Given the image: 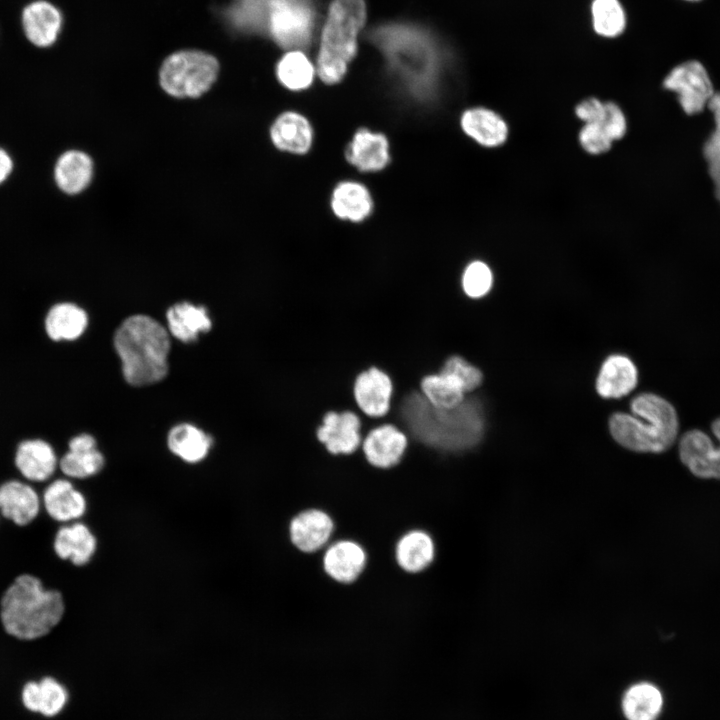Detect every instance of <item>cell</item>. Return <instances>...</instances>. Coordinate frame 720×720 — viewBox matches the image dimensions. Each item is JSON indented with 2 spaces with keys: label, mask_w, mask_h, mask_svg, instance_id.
<instances>
[{
  "label": "cell",
  "mask_w": 720,
  "mask_h": 720,
  "mask_svg": "<svg viewBox=\"0 0 720 720\" xmlns=\"http://www.w3.org/2000/svg\"><path fill=\"white\" fill-rule=\"evenodd\" d=\"M66 601L59 589L46 588L30 573L18 575L0 598V621L4 632L19 641L48 636L63 620Z\"/></svg>",
  "instance_id": "6da1fadb"
},
{
  "label": "cell",
  "mask_w": 720,
  "mask_h": 720,
  "mask_svg": "<svg viewBox=\"0 0 720 720\" xmlns=\"http://www.w3.org/2000/svg\"><path fill=\"white\" fill-rule=\"evenodd\" d=\"M404 415L419 441L444 451L472 448L484 433L482 408L474 399L464 400L451 409H441L416 393L406 399Z\"/></svg>",
  "instance_id": "7a4b0ae2"
},
{
  "label": "cell",
  "mask_w": 720,
  "mask_h": 720,
  "mask_svg": "<svg viewBox=\"0 0 720 720\" xmlns=\"http://www.w3.org/2000/svg\"><path fill=\"white\" fill-rule=\"evenodd\" d=\"M114 347L129 384L149 385L166 376L170 340L155 319L142 314L125 319L114 334Z\"/></svg>",
  "instance_id": "3957f363"
},
{
  "label": "cell",
  "mask_w": 720,
  "mask_h": 720,
  "mask_svg": "<svg viewBox=\"0 0 720 720\" xmlns=\"http://www.w3.org/2000/svg\"><path fill=\"white\" fill-rule=\"evenodd\" d=\"M633 415L617 412L609 419L614 440L629 450L661 453L675 442L679 421L673 405L659 395L641 393L630 404Z\"/></svg>",
  "instance_id": "277c9868"
},
{
  "label": "cell",
  "mask_w": 720,
  "mask_h": 720,
  "mask_svg": "<svg viewBox=\"0 0 720 720\" xmlns=\"http://www.w3.org/2000/svg\"><path fill=\"white\" fill-rule=\"evenodd\" d=\"M366 19L363 0H334L321 36L316 74L327 85L339 83L357 51V36Z\"/></svg>",
  "instance_id": "5b68a950"
},
{
  "label": "cell",
  "mask_w": 720,
  "mask_h": 720,
  "mask_svg": "<svg viewBox=\"0 0 720 720\" xmlns=\"http://www.w3.org/2000/svg\"><path fill=\"white\" fill-rule=\"evenodd\" d=\"M371 38L388 59L391 68L406 81H430L436 75L441 59L440 49L425 30L407 24L378 27Z\"/></svg>",
  "instance_id": "8992f818"
},
{
  "label": "cell",
  "mask_w": 720,
  "mask_h": 720,
  "mask_svg": "<svg viewBox=\"0 0 720 720\" xmlns=\"http://www.w3.org/2000/svg\"><path fill=\"white\" fill-rule=\"evenodd\" d=\"M219 72L217 60L205 52L187 50L168 56L159 81L162 89L175 98H198L214 84Z\"/></svg>",
  "instance_id": "52a82bcc"
},
{
  "label": "cell",
  "mask_w": 720,
  "mask_h": 720,
  "mask_svg": "<svg viewBox=\"0 0 720 720\" xmlns=\"http://www.w3.org/2000/svg\"><path fill=\"white\" fill-rule=\"evenodd\" d=\"M316 23L313 0H272L268 27L275 42L297 50L309 44Z\"/></svg>",
  "instance_id": "ba28073f"
},
{
  "label": "cell",
  "mask_w": 720,
  "mask_h": 720,
  "mask_svg": "<svg viewBox=\"0 0 720 720\" xmlns=\"http://www.w3.org/2000/svg\"><path fill=\"white\" fill-rule=\"evenodd\" d=\"M663 85L677 94L681 108L688 115L700 113L715 93L706 67L696 59L674 66L665 76Z\"/></svg>",
  "instance_id": "9c48e42d"
},
{
  "label": "cell",
  "mask_w": 720,
  "mask_h": 720,
  "mask_svg": "<svg viewBox=\"0 0 720 720\" xmlns=\"http://www.w3.org/2000/svg\"><path fill=\"white\" fill-rule=\"evenodd\" d=\"M719 441L715 446L703 431L693 429L684 433L679 443L681 462L698 478L720 480V417L711 424Z\"/></svg>",
  "instance_id": "30bf717a"
},
{
  "label": "cell",
  "mask_w": 720,
  "mask_h": 720,
  "mask_svg": "<svg viewBox=\"0 0 720 720\" xmlns=\"http://www.w3.org/2000/svg\"><path fill=\"white\" fill-rule=\"evenodd\" d=\"M35 486L41 494L43 511L58 524L79 521L87 513V498L70 479L54 478Z\"/></svg>",
  "instance_id": "8fae6325"
},
{
  "label": "cell",
  "mask_w": 720,
  "mask_h": 720,
  "mask_svg": "<svg viewBox=\"0 0 720 720\" xmlns=\"http://www.w3.org/2000/svg\"><path fill=\"white\" fill-rule=\"evenodd\" d=\"M13 461L23 480L38 485L54 477L59 457L52 443L35 437L23 439L17 444Z\"/></svg>",
  "instance_id": "7c38bea8"
},
{
  "label": "cell",
  "mask_w": 720,
  "mask_h": 720,
  "mask_svg": "<svg viewBox=\"0 0 720 720\" xmlns=\"http://www.w3.org/2000/svg\"><path fill=\"white\" fill-rule=\"evenodd\" d=\"M42 511V500L37 487L20 478L8 479L0 484V517L16 526L31 524Z\"/></svg>",
  "instance_id": "4fadbf2b"
},
{
  "label": "cell",
  "mask_w": 720,
  "mask_h": 720,
  "mask_svg": "<svg viewBox=\"0 0 720 720\" xmlns=\"http://www.w3.org/2000/svg\"><path fill=\"white\" fill-rule=\"evenodd\" d=\"M20 24L25 39L32 46L45 49L57 41L63 16L52 2L32 0L22 8Z\"/></svg>",
  "instance_id": "5bb4252c"
},
{
  "label": "cell",
  "mask_w": 720,
  "mask_h": 720,
  "mask_svg": "<svg viewBox=\"0 0 720 720\" xmlns=\"http://www.w3.org/2000/svg\"><path fill=\"white\" fill-rule=\"evenodd\" d=\"M345 158L360 172H380L391 161L390 142L384 133L361 127L355 131L348 143Z\"/></svg>",
  "instance_id": "9a60e30c"
},
{
  "label": "cell",
  "mask_w": 720,
  "mask_h": 720,
  "mask_svg": "<svg viewBox=\"0 0 720 720\" xmlns=\"http://www.w3.org/2000/svg\"><path fill=\"white\" fill-rule=\"evenodd\" d=\"M97 538L81 521L60 524L54 534L52 548L56 557L75 568L85 567L97 551Z\"/></svg>",
  "instance_id": "2e32d148"
},
{
  "label": "cell",
  "mask_w": 720,
  "mask_h": 720,
  "mask_svg": "<svg viewBox=\"0 0 720 720\" xmlns=\"http://www.w3.org/2000/svg\"><path fill=\"white\" fill-rule=\"evenodd\" d=\"M269 136L279 151L305 155L313 146L315 134L310 120L304 114L287 110L274 119Z\"/></svg>",
  "instance_id": "e0dca14e"
},
{
  "label": "cell",
  "mask_w": 720,
  "mask_h": 720,
  "mask_svg": "<svg viewBox=\"0 0 720 720\" xmlns=\"http://www.w3.org/2000/svg\"><path fill=\"white\" fill-rule=\"evenodd\" d=\"M104 456L95 438L88 433L72 436L67 450L59 458L58 469L66 478L83 480L95 476L104 467Z\"/></svg>",
  "instance_id": "ac0fdd59"
},
{
  "label": "cell",
  "mask_w": 720,
  "mask_h": 720,
  "mask_svg": "<svg viewBox=\"0 0 720 720\" xmlns=\"http://www.w3.org/2000/svg\"><path fill=\"white\" fill-rule=\"evenodd\" d=\"M360 427V419L355 413L330 411L324 415L322 426L317 429L316 435L329 453L351 454L361 443Z\"/></svg>",
  "instance_id": "d6986e66"
},
{
  "label": "cell",
  "mask_w": 720,
  "mask_h": 720,
  "mask_svg": "<svg viewBox=\"0 0 720 720\" xmlns=\"http://www.w3.org/2000/svg\"><path fill=\"white\" fill-rule=\"evenodd\" d=\"M330 209L342 221L361 223L374 210V200L369 188L357 180L338 182L330 195Z\"/></svg>",
  "instance_id": "ffe728a7"
},
{
  "label": "cell",
  "mask_w": 720,
  "mask_h": 720,
  "mask_svg": "<svg viewBox=\"0 0 720 720\" xmlns=\"http://www.w3.org/2000/svg\"><path fill=\"white\" fill-rule=\"evenodd\" d=\"M664 705L663 691L650 680L632 682L620 697V711L625 720H658Z\"/></svg>",
  "instance_id": "44dd1931"
},
{
  "label": "cell",
  "mask_w": 720,
  "mask_h": 720,
  "mask_svg": "<svg viewBox=\"0 0 720 720\" xmlns=\"http://www.w3.org/2000/svg\"><path fill=\"white\" fill-rule=\"evenodd\" d=\"M393 384L390 377L377 367L360 373L353 393L358 407L370 417H382L390 408Z\"/></svg>",
  "instance_id": "7402d4cb"
},
{
  "label": "cell",
  "mask_w": 720,
  "mask_h": 720,
  "mask_svg": "<svg viewBox=\"0 0 720 720\" xmlns=\"http://www.w3.org/2000/svg\"><path fill=\"white\" fill-rule=\"evenodd\" d=\"M333 529L334 523L327 513L309 509L300 512L291 520L289 536L298 550L313 553L328 542Z\"/></svg>",
  "instance_id": "603a6c76"
},
{
  "label": "cell",
  "mask_w": 720,
  "mask_h": 720,
  "mask_svg": "<svg viewBox=\"0 0 720 720\" xmlns=\"http://www.w3.org/2000/svg\"><path fill=\"white\" fill-rule=\"evenodd\" d=\"M406 435L394 425L385 424L371 430L362 449L366 460L376 468L387 469L398 464L407 447Z\"/></svg>",
  "instance_id": "cb8c5ba5"
},
{
  "label": "cell",
  "mask_w": 720,
  "mask_h": 720,
  "mask_svg": "<svg viewBox=\"0 0 720 720\" xmlns=\"http://www.w3.org/2000/svg\"><path fill=\"white\" fill-rule=\"evenodd\" d=\"M44 331L54 343L72 342L79 339L88 326V315L79 305L69 302H56L47 310Z\"/></svg>",
  "instance_id": "d4e9b609"
},
{
  "label": "cell",
  "mask_w": 720,
  "mask_h": 720,
  "mask_svg": "<svg viewBox=\"0 0 720 720\" xmlns=\"http://www.w3.org/2000/svg\"><path fill=\"white\" fill-rule=\"evenodd\" d=\"M460 127L468 137L488 148L502 145L508 136L505 120L484 107L465 110L460 117Z\"/></svg>",
  "instance_id": "484cf974"
},
{
  "label": "cell",
  "mask_w": 720,
  "mask_h": 720,
  "mask_svg": "<svg viewBox=\"0 0 720 720\" xmlns=\"http://www.w3.org/2000/svg\"><path fill=\"white\" fill-rule=\"evenodd\" d=\"M366 564L363 548L350 540H342L329 546L323 556L326 574L342 584L354 582Z\"/></svg>",
  "instance_id": "4316f807"
},
{
  "label": "cell",
  "mask_w": 720,
  "mask_h": 720,
  "mask_svg": "<svg viewBox=\"0 0 720 720\" xmlns=\"http://www.w3.org/2000/svg\"><path fill=\"white\" fill-rule=\"evenodd\" d=\"M94 173L92 158L80 150L63 152L54 166V180L65 194L76 195L83 192L91 183Z\"/></svg>",
  "instance_id": "83f0119b"
},
{
  "label": "cell",
  "mask_w": 720,
  "mask_h": 720,
  "mask_svg": "<svg viewBox=\"0 0 720 720\" xmlns=\"http://www.w3.org/2000/svg\"><path fill=\"white\" fill-rule=\"evenodd\" d=\"M638 383L635 364L624 355H611L602 364L596 379L597 393L603 398H621Z\"/></svg>",
  "instance_id": "f1b7e54d"
},
{
  "label": "cell",
  "mask_w": 720,
  "mask_h": 720,
  "mask_svg": "<svg viewBox=\"0 0 720 720\" xmlns=\"http://www.w3.org/2000/svg\"><path fill=\"white\" fill-rule=\"evenodd\" d=\"M21 699L27 710L53 717L64 709L68 692L58 680L46 676L39 682H27L22 688Z\"/></svg>",
  "instance_id": "f546056e"
},
{
  "label": "cell",
  "mask_w": 720,
  "mask_h": 720,
  "mask_svg": "<svg viewBox=\"0 0 720 720\" xmlns=\"http://www.w3.org/2000/svg\"><path fill=\"white\" fill-rule=\"evenodd\" d=\"M434 553L432 538L421 530H412L403 535L395 548L397 564L408 573H419L426 569L432 563Z\"/></svg>",
  "instance_id": "4dcf8cb0"
},
{
  "label": "cell",
  "mask_w": 720,
  "mask_h": 720,
  "mask_svg": "<svg viewBox=\"0 0 720 720\" xmlns=\"http://www.w3.org/2000/svg\"><path fill=\"white\" fill-rule=\"evenodd\" d=\"M171 334L183 342L195 341L199 334L211 329V319L203 306L189 302L177 303L167 311Z\"/></svg>",
  "instance_id": "1f68e13d"
},
{
  "label": "cell",
  "mask_w": 720,
  "mask_h": 720,
  "mask_svg": "<svg viewBox=\"0 0 720 720\" xmlns=\"http://www.w3.org/2000/svg\"><path fill=\"white\" fill-rule=\"evenodd\" d=\"M170 451L187 463H198L209 453L211 439L201 429L191 424L174 426L168 434Z\"/></svg>",
  "instance_id": "d6a6232c"
},
{
  "label": "cell",
  "mask_w": 720,
  "mask_h": 720,
  "mask_svg": "<svg viewBox=\"0 0 720 720\" xmlns=\"http://www.w3.org/2000/svg\"><path fill=\"white\" fill-rule=\"evenodd\" d=\"M316 74L310 59L300 50H290L277 63L276 76L280 84L293 92L309 88Z\"/></svg>",
  "instance_id": "836d02e7"
},
{
  "label": "cell",
  "mask_w": 720,
  "mask_h": 720,
  "mask_svg": "<svg viewBox=\"0 0 720 720\" xmlns=\"http://www.w3.org/2000/svg\"><path fill=\"white\" fill-rule=\"evenodd\" d=\"M427 401L436 408L451 409L465 400L461 383L452 375L438 373L425 376L420 384Z\"/></svg>",
  "instance_id": "e575fe53"
},
{
  "label": "cell",
  "mask_w": 720,
  "mask_h": 720,
  "mask_svg": "<svg viewBox=\"0 0 720 720\" xmlns=\"http://www.w3.org/2000/svg\"><path fill=\"white\" fill-rule=\"evenodd\" d=\"M591 15L595 32L603 37H617L625 30L626 13L619 0H593Z\"/></svg>",
  "instance_id": "d590c367"
},
{
  "label": "cell",
  "mask_w": 720,
  "mask_h": 720,
  "mask_svg": "<svg viewBox=\"0 0 720 720\" xmlns=\"http://www.w3.org/2000/svg\"><path fill=\"white\" fill-rule=\"evenodd\" d=\"M708 108L713 114L714 130L704 144V156L714 183L715 195L720 202V92H715Z\"/></svg>",
  "instance_id": "8d00e7d4"
},
{
  "label": "cell",
  "mask_w": 720,
  "mask_h": 720,
  "mask_svg": "<svg viewBox=\"0 0 720 720\" xmlns=\"http://www.w3.org/2000/svg\"><path fill=\"white\" fill-rule=\"evenodd\" d=\"M462 288L471 298L485 296L491 289L493 276L489 266L479 260L469 263L462 275Z\"/></svg>",
  "instance_id": "74e56055"
},
{
  "label": "cell",
  "mask_w": 720,
  "mask_h": 720,
  "mask_svg": "<svg viewBox=\"0 0 720 720\" xmlns=\"http://www.w3.org/2000/svg\"><path fill=\"white\" fill-rule=\"evenodd\" d=\"M271 2L272 0H240L235 14L239 25L252 31L268 26Z\"/></svg>",
  "instance_id": "f35d334b"
},
{
  "label": "cell",
  "mask_w": 720,
  "mask_h": 720,
  "mask_svg": "<svg viewBox=\"0 0 720 720\" xmlns=\"http://www.w3.org/2000/svg\"><path fill=\"white\" fill-rule=\"evenodd\" d=\"M439 373L454 376L463 386L465 393L471 392L479 387L483 379V375L477 367L457 355L449 357Z\"/></svg>",
  "instance_id": "ab89813d"
},
{
  "label": "cell",
  "mask_w": 720,
  "mask_h": 720,
  "mask_svg": "<svg viewBox=\"0 0 720 720\" xmlns=\"http://www.w3.org/2000/svg\"><path fill=\"white\" fill-rule=\"evenodd\" d=\"M582 148L590 154H601L611 148L613 140L599 123H586L579 133Z\"/></svg>",
  "instance_id": "60d3db41"
},
{
  "label": "cell",
  "mask_w": 720,
  "mask_h": 720,
  "mask_svg": "<svg viewBox=\"0 0 720 720\" xmlns=\"http://www.w3.org/2000/svg\"><path fill=\"white\" fill-rule=\"evenodd\" d=\"M613 141L621 139L627 130V122L621 108L613 102H605V113L599 123Z\"/></svg>",
  "instance_id": "b9f144b4"
},
{
  "label": "cell",
  "mask_w": 720,
  "mask_h": 720,
  "mask_svg": "<svg viewBox=\"0 0 720 720\" xmlns=\"http://www.w3.org/2000/svg\"><path fill=\"white\" fill-rule=\"evenodd\" d=\"M575 112L585 124L600 123L605 113V103L597 98H588L576 106Z\"/></svg>",
  "instance_id": "7bdbcfd3"
},
{
  "label": "cell",
  "mask_w": 720,
  "mask_h": 720,
  "mask_svg": "<svg viewBox=\"0 0 720 720\" xmlns=\"http://www.w3.org/2000/svg\"><path fill=\"white\" fill-rule=\"evenodd\" d=\"M13 168L14 163L10 154L0 147V185L9 178Z\"/></svg>",
  "instance_id": "ee69618b"
},
{
  "label": "cell",
  "mask_w": 720,
  "mask_h": 720,
  "mask_svg": "<svg viewBox=\"0 0 720 720\" xmlns=\"http://www.w3.org/2000/svg\"><path fill=\"white\" fill-rule=\"evenodd\" d=\"M681 1H684V2H687V3H697V2H700V1H702V0H681Z\"/></svg>",
  "instance_id": "f6af8a7d"
}]
</instances>
